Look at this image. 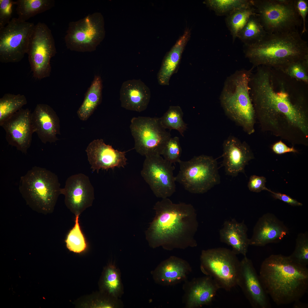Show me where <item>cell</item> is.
<instances>
[{
	"label": "cell",
	"mask_w": 308,
	"mask_h": 308,
	"mask_svg": "<svg viewBox=\"0 0 308 308\" xmlns=\"http://www.w3.org/2000/svg\"><path fill=\"white\" fill-rule=\"evenodd\" d=\"M252 72L250 95L262 130L293 145H308L307 84L265 66Z\"/></svg>",
	"instance_id": "6da1fadb"
},
{
	"label": "cell",
	"mask_w": 308,
	"mask_h": 308,
	"mask_svg": "<svg viewBox=\"0 0 308 308\" xmlns=\"http://www.w3.org/2000/svg\"><path fill=\"white\" fill-rule=\"evenodd\" d=\"M153 209L155 217L146 232L151 247L171 251L197 246L194 236L198 224L192 205L174 203L167 198L157 202Z\"/></svg>",
	"instance_id": "7a4b0ae2"
},
{
	"label": "cell",
	"mask_w": 308,
	"mask_h": 308,
	"mask_svg": "<svg viewBox=\"0 0 308 308\" xmlns=\"http://www.w3.org/2000/svg\"><path fill=\"white\" fill-rule=\"evenodd\" d=\"M259 277L267 293L278 305L299 301L308 287L307 266L289 256L272 254L261 266Z\"/></svg>",
	"instance_id": "3957f363"
},
{
	"label": "cell",
	"mask_w": 308,
	"mask_h": 308,
	"mask_svg": "<svg viewBox=\"0 0 308 308\" xmlns=\"http://www.w3.org/2000/svg\"><path fill=\"white\" fill-rule=\"evenodd\" d=\"M243 51L254 68L264 66L282 70L291 64L308 57V45L297 30L267 33L256 44L244 45Z\"/></svg>",
	"instance_id": "277c9868"
},
{
	"label": "cell",
	"mask_w": 308,
	"mask_h": 308,
	"mask_svg": "<svg viewBox=\"0 0 308 308\" xmlns=\"http://www.w3.org/2000/svg\"><path fill=\"white\" fill-rule=\"evenodd\" d=\"M253 68L237 70L228 77L220 97L226 114L249 135L255 131L256 119L250 93L249 82Z\"/></svg>",
	"instance_id": "5b68a950"
},
{
	"label": "cell",
	"mask_w": 308,
	"mask_h": 308,
	"mask_svg": "<svg viewBox=\"0 0 308 308\" xmlns=\"http://www.w3.org/2000/svg\"><path fill=\"white\" fill-rule=\"evenodd\" d=\"M60 186L56 174L45 168L35 166L21 177L19 190L31 208L46 214L54 210L60 194Z\"/></svg>",
	"instance_id": "8992f818"
},
{
	"label": "cell",
	"mask_w": 308,
	"mask_h": 308,
	"mask_svg": "<svg viewBox=\"0 0 308 308\" xmlns=\"http://www.w3.org/2000/svg\"><path fill=\"white\" fill-rule=\"evenodd\" d=\"M178 163L175 181L190 193H204L220 183L217 162L212 156L201 155Z\"/></svg>",
	"instance_id": "52a82bcc"
},
{
	"label": "cell",
	"mask_w": 308,
	"mask_h": 308,
	"mask_svg": "<svg viewBox=\"0 0 308 308\" xmlns=\"http://www.w3.org/2000/svg\"><path fill=\"white\" fill-rule=\"evenodd\" d=\"M257 16L268 33L297 30L302 23L294 0H252Z\"/></svg>",
	"instance_id": "ba28073f"
},
{
	"label": "cell",
	"mask_w": 308,
	"mask_h": 308,
	"mask_svg": "<svg viewBox=\"0 0 308 308\" xmlns=\"http://www.w3.org/2000/svg\"><path fill=\"white\" fill-rule=\"evenodd\" d=\"M200 260L201 271L212 277L220 289L228 291L237 285L240 261L231 250L221 247L203 250Z\"/></svg>",
	"instance_id": "9c48e42d"
},
{
	"label": "cell",
	"mask_w": 308,
	"mask_h": 308,
	"mask_svg": "<svg viewBox=\"0 0 308 308\" xmlns=\"http://www.w3.org/2000/svg\"><path fill=\"white\" fill-rule=\"evenodd\" d=\"M130 129L134 141V149L140 155H162L171 135L161 125L159 118L134 117Z\"/></svg>",
	"instance_id": "30bf717a"
},
{
	"label": "cell",
	"mask_w": 308,
	"mask_h": 308,
	"mask_svg": "<svg viewBox=\"0 0 308 308\" xmlns=\"http://www.w3.org/2000/svg\"><path fill=\"white\" fill-rule=\"evenodd\" d=\"M104 21L100 13L89 14L69 24L65 37L67 47L79 52L94 51L105 37Z\"/></svg>",
	"instance_id": "8fae6325"
},
{
	"label": "cell",
	"mask_w": 308,
	"mask_h": 308,
	"mask_svg": "<svg viewBox=\"0 0 308 308\" xmlns=\"http://www.w3.org/2000/svg\"><path fill=\"white\" fill-rule=\"evenodd\" d=\"M56 53L51 30L45 23L39 22L35 25L27 53L34 77L41 80L50 76V59Z\"/></svg>",
	"instance_id": "7c38bea8"
},
{
	"label": "cell",
	"mask_w": 308,
	"mask_h": 308,
	"mask_svg": "<svg viewBox=\"0 0 308 308\" xmlns=\"http://www.w3.org/2000/svg\"><path fill=\"white\" fill-rule=\"evenodd\" d=\"M35 25L13 18L0 28V61L17 62L27 54L30 37Z\"/></svg>",
	"instance_id": "4fadbf2b"
},
{
	"label": "cell",
	"mask_w": 308,
	"mask_h": 308,
	"mask_svg": "<svg viewBox=\"0 0 308 308\" xmlns=\"http://www.w3.org/2000/svg\"><path fill=\"white\" fill-rule=\"evenodd\" d=\"M145 157L141 176L156 196L162 199L171 196L176 191L172 163L159 155Z\"/></svg>",
	"instance_id": "5bb4252c"
},
{
	"label": "cell",
	"mask_w": 308,
	"mask_h": 308,
	"mask_svg": "<svg viewBox=\"0 0 308 308\" xmlns=\"http://www.w3.org/2000/svg\"><path fill=\"white\" fill-rule=\"evenodd\" d=\"M60 194L64 196L66 206L75 216L91 206L94 199V187L89 177L82 173L68 177Z\"/></svg>",
	"instance_id": "9a60e30c"
},
{
	"label": "cell",
	"mask_w": 308,
	"mask_h": 308,
	"mask_svg": "<svg viewBox=\"0 0 308 308\" xmlns=\"http://www.w3.org/2000/svg\"><path fill=\"white\" fill-rule=\"evenodd\" d=\"M31 113L28 108H21L1 125L5 131L8 143L26 154L31 144L34 133L31 122Z\"/></svg>",
	"instance_id": "2e32d148"
},
{
	"label": "cell",
	"mask_w": 308,
	"mask_h": 308,
	"mask_svg": "<svg viewBox=\"0 0 308 308\" xmlns=\"http://www.w3.org/2000/svg\"><path fill=\"white\" fill-rule=\"evenodd\" d=\"M237 285L254 308L271 307L268 294L256 273L251 260L244 256L240 261Z\"/></svg>",
	"instance_id": "e0dca14e"
},
{
	"label": "cell",
	"mask_w": 308,
	"mask_h": 308,
	"mask_svg": "<svg viewBox=\"0 0 308 308\" xmlns=\"http://www.w3.org/2000/svg\"><path fill=\"white\" fill-rule=\"evenodd\" d=\"M88 161L93 171L98 173L100 169L124 167L126 165L127 151L114 149L106 144L102 139H94L88 145L85 150Z\"/></svg>",
	"instance_id": "ac0fdd59"
},
{
	"label": "cell",
	"mask_w": 308,
	"mask_h": 308,
	"mask_svg": "<svg viewBox=\"0 0 308 308\" xmlns=\"http://www.w3.org/2000/svg\"><path fill=\"white\" fill-rule=\"evenodd\" d=\"M220 288L210 276L206 275L184 281L183 302L187 308H197L208 305Z\"/></svg>",
	"instance_id": "d6986e66"
},
{
	"label": "cell",
	"mask_w": 308,
	"mask_h": 308,
	"mask_svg": "<svg viewBox=\"0 0 308 308\" xmlns=\"http://www.w3.org/2000/svg\"><path fill=\"white\" fill-rule=\"evenodd\" d=\"M223 148L222 166L224 167L226 174L236 177L240 173L244 174L245 166L254 158L249 145L231 135L224 141Z\"/></svg>",
	"instance_id": "ffe728a7"
},
{
	"label": "cell",
	"mask_w": 308,
	"mask_h": 308,
	"mask_svg": "<svg viewBox=\"0 0 308 308\" xmlns=\"http://www.w3.org/2000/svg\"><path fill=\"white\" fill-rule=\"evenodd\" d=\"M31 124L34 133L44 144L55 142L60 135V122L55 112L48 105L38 104L31 113Z\"/></svg>",
	"instance_id": "44dd1931"
},
{
	"label": "cell",
	"mask_w": 308,
	"mask_h": 308,
	"mask_svg": "<svg viewBox=\"0 0 308 308\" xmlns=\"http://www.w3.org/2000/svg\"><path fill=\"white\" fill-rule=\"evenodd\" d=\"M289 233L283 223L273 214L268 213L260 217L255 225L249 239L250 245L263 246L277 243Z\"/></svg>",
	"instance_id": "7402d4cb"
},
{
	"label": "cell",
	"mask_w": 308,
	"mask_h": 308,
	"mask_svg": "<svg viewBox=\"0 0 308 308\" xmlns=\"http://www.w3.org/2000/svg\"><path fill=\"white\" fill-rule=\"evenodd\" d=\"M192 271L191 267L187 261L172 256L161 262L151 273L155 283L168 286L184 282Z\"/></svg>",
	"instance_id": "603a6c76"
},
{
	"label": "cell",
	"mask_w": 308,
	"mask_h": 308,
	"mask_svg": "<svg viewBox=\"0 0 308 308\" xmlns=\"http://www.w3.org/2000/svg\"><path fill=\"white\" fill-rule=\"evenodd\" d=\"M151 98L149 88L140 79L128 80L122 84L120 91L121 106L138 112L146 109Z\"/></svg>",
	"instance_id": "cb8c5ba5"
},
{
	"label": "cell",
	"mask_w": 308,
	"mask_h": 308,
	"mask_svg": "<svg viewBox=\"0 0 308 308\" xmlns=\"http://www.w3.org/2000/svg\"><path fill=\"white\" fill-rule=\"evenodd\" d=\"M248 230L244 221L239 222L234 218L226 220L219 230L220 240L231 246V250L236 255L246 256L250 245Z\"/></svg>",
	"instance_id": "d4e9b609"
},
{
	"label": "cell",
	"mask_w": 308,
	"mask_h": 308,
	"mask_svg": "<svg viewBox=\"0 0 308 308\" xmlns=\"http://www.w3.org/2000/svg\"><path fill=\"white\" fill-rule=\"evenodd\" d=\"M189 29L186 30L171 50L165 56L157 74L159 84L168 86L171 78L177 72L182 55L190 37Z\"/></svg>",
	"instance_id": "484cf974"
},
{
	"label": "cell",
	"mask_w": 308,
	"mask_h": 308,
	"mask_svg": "<svg viewBox=\"0 0 308 308\" xmlns=\"http://www.w3.org/2000/svg\"><path fill=\"white\" fill-rule=\"evenodd\" d=\"M102 83L101 77L95 75L88 88L83 103L77 113L82 121L87 120L100 104L102 98Z\"/></svg>",
	"instance_id": "4316f807"
},
{
	"label": "cell",
	"mask_w": 308,
	"mask_h": 308,
	"mask_svg": "<svg viewBox=\"0 0 308 308\" xmlns=\"http://www.w3.org/2000/svg\"><path fill=\"white\" fill-rule=\"evenodd\" d=\"M54 5L53 0H17L15 5L17 18L26 21L31 18L50 9Z\"/></svg>",
	"instance_id": "83f0119b"
},
{
	"label": "cell",
	"mask_w": 308,
	"mask_h": 308,
	"mask_svg": "<svg viewBox=\"0 0 308 308\" xmlns=\"http://www.w3.org/2000/svg\"><path fill=\"white\" fill-rule=\"evenodd\" d=\"M104 292L108 295L119 298L124 293L120 271L115 265H109L105 269L102 281Z\"/></svg>",
	"instance_id": "f1b7e54d"
},
{
	"label": "cell",
	"mask_w": 308,
	"mask_h": 308,
	"mask_svg": "<svg viewBox=\"0 0 308 308\" xmlns=\"http://www.w3.org/2000/svg\"><path fill=\"white\" fill-rule=\"evenodd\" d=\"M267 33L257 15H254L250 17L238 33L237 37L243 43L244 45H250L260 41Z\"/></svg>",
	"instance_id": "f546056e"
},
{
	"label": "cell",
	"mask_w": 308,
	"mask_h": 308,
	"mask_svg": "<svg viewBox=\"0 0 308 308\" xmlns=\"http://www.w3.org/2000/svg\"><path fill=\"white\" fill-rule=\"evenodd\" d=\"M256 15L253 5L235 10L226 16V26L231 35L234 42L239 31L246 24L250 17Z\"/></svg>",
	"instance_id": "4dcf8cb0"
},
{
	"label": "cell",
	"mask_w": 308,
	"mask_h": 308,
	"mask_svg": "<svg viewBox=\"0 0 308 308\" xmlns=\"http://www.w3.org/2000/svg\"><path fill=\"white\" fill-rule=\"evenodd\" d=\"M27 103L23 95L5 94L0 99V126Z\"/></svg>",
	"instance_id": "1f68e13d"
},
{
	"label": "cell",
	"mask_w": 308,
	"mask_h": 308,
	"mask_svg": "<svg viewBox=\"0 0 308 308\" xmlns=\"http://www.w3.org/2000/svg\"><path fill=\"white\" fill-rule=\"evenodd\" d=\"M183 113L181 107L178 106H170L167 111L159 118L160 123L166 129L177 130L184 136V133L187 128V124L183 121Z\"/></svg>",
	"instance_id": "d6a6232c"
},
{
	"label": "cell",
	"mask_w": 308,
	"mask_h": 308,
	"mask_svg": "<svg viewBox=\"0 0 308 308\" xmlns=\"http://www.w3.org/2000/svg\"><path fill=\"white\" fill-rule=\"evenodd\" d=\"M203 3L219 16H226L235 10L253 5L252 0H206Z\"/></svg>",
	"instance_id": "836d02e7"
},
{
	"label": "cell",
	"mask_w": 308,
	"mask_h": 308,
	"mask_svg": "<svg viewBox=\"0 0 308 308\" xmlns=\"http://www.w3.org/2000/svg\"><path fill=\"white\" fill-rule=\"evenodd\" d=\"M79 216H75V224L68 233L65 241L68 249L76 253L83 251L86 247L85 238L79 222Z\"/></svg>",
	"instance_id": "e575fe53"
},
{
	"label": "cell",
	"mask_w": 308,
	"mask_h": 308,
	"mask_svg": "<svg viewBox=\"0 0 308 308\" xmlns=\"http://www.w3.org/2000/svg\"><path fill=\"white\" fill-rule=\"evenodd\" d=\"M293 262L303 266L308 264V234L307 232L298 234L295 250L289 256Z\"/></svg>",
	"instance_id": "d590c367"
},
{
	"label": "cell",
	"mask_w": 308,
	"mask_h": 308,
	"mask_svg": "<svg viewBox=\"0 0 308 308\" xmlns=\"http://www.w3.org/2000/svg\"><path fill=\"white\" fill-rule=\"evenodd\" d=\"M291 78L308 84V57L294 62L282 70Z\"/></svg>",
	"instance_id": "8d00e7d4"
},
{
	"label": "cell",
	"mask_w": 308,
	"mask_h": 308,
	"mask_svg": "<svg viewBox=\"0 0 308 308\" xmlns=\"http://www.w3.org/2000/svg\"><path fill=\"white\" fill-rule=\"evenodd\" d=\"M182 149L179 137H171L166 143L162 155L164 158L172 163L179 162L181 160Z\"/></svg>",
	"instance_id": "74e56055"
},
{
	"label": "cell",
	"mask_w": 308,
	"mask_h": 308,
	"mask_svg": "<svg viewBox=\"0 0 308 308\" xmlns=\"http://www.w3.org/2000/svg\"><path fill=\"white\" fill-rule=\"evenodd\" d=\"M16 1L12 0H0V28L5 27L10 21L12 8Z\"/></svg>",
	"instance_id": "f35d334b"
},
{
	"label": "cell",
	"mask_w": 308,
	"mask_h": 308,
	"mask_svg": "<svg viewBox=\"0 0 308 308\" xmlns=\"http://www.w3.org/2000/svg\"><path fill=\"white\" fill-rule=\"evenodd\" d=\"M266 182L264 177L252 175L250 178L248 186L251 191L259 193L263 190L267 191L268 189L265 186Z\"/></svg>",
	"instance_id": "ab89813d"
},
{
	"label": "cell",
	"mask_w": 308,
	"mask_h": 308,
	"mask_svg": "<svg viewBox=\"0 0 308 308\" xmlns=\"http://www.w3.org/2000/svg\"><path fill=\"white\" fill-rule=\"evenodd\" d=\"M308 2L305 0H295V5L296 10L302 19L303 28L301 35L307 32L306 27V18L308 13Z\"/></svg>",
	"instance_id": "60d3db41"
},
{
	"label": "cell",
	"mask_w": 308,
	"mask_h": 308,
	"mask_svg": "<svg viewBox=\"0 0 308 308\" xmlns=\"http://www.w3.org/2000/svg\"><path fill=\"white\" fill-rule=\"evenodd\" d=\"M273 151L276 154L281 155L288 153H298L293 146L291 147H288L281 140L275 143L272 146Z\"/></svg>",
	"instance_id": "b9f144b4"
},
{
	"label": "cell",
	"mask_w": 308,
	"mask_h": 308,
	"mask_svg": "<svg viewBox=\"0 0 308 308\" xmlns=\"http://www.w3.org/2000/svg\"><path fill=\"white\" fill-rule=\"evenodd\" d=\"M267 191L270 192L273 197L275 199H278L293 206H301L303 204L290 196L282 193H275L268 189Z\"/></svg>",
	"instance_id": "7bdbcfd3"
}]
</instances>
